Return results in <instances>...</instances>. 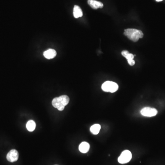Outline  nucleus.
Returning <instances> with one entry per match:
<instances>
[{
	"label": "nucleus",
	"instance_id": "obj_1",
	"mask_svg": "<svg viewBox=\"0 0 165 165\" xmlns=\"http://www.w3.org/2000/svg\"><path fill=\"white\" fill-rule=\"evenodd\" d=\"M69 100L68 96L63 95L54 98L52 101V104L54 107L57 108L60 111H62L64 110L65 106L69 104Z\"/></svg>",
	"mask_w": 165,
	"mask_h": 165
},
{
	"label": "nucleus",
	"instance_id": "obj_2",
	"mask_svg": "<svg viewBox=\"0 0 165 165\" xmlns=\"http://www.w3.org/2000/svg\"><path fill=\"white\" fill-rule=\"evenodd\" d=\"M124 35L134 42H137L139 39L142 38L144 34L142 31L135 29V28H127L124 30Z\"/></svg>",
	"mask_w": 165,
	"mask_h": 165
},
{
	"label": "nucleus",
	"instance_id": "obj_3",
	"mask_svg": "<svg viewBox=\"0 0 165 165\" xmlns=\"http://www.w3.org/2000/svg\"><path fill=\"white\" fill-rule=\"evenodd\" d=\"M101 88L104 91L114 93L118 91V85L115 82L107 81L102 84Z\"/></svg>",
	"mask_w": 165,
	"mask_h": 165
},
{
	"label": "nucleus",
	"instance_id": "obj_4",
	"mask_svg": "<svg viewBox=\"0 0 165 165\" xmlns=\"http://www.w3.org/2000/svg\"><path fill=\"white\" fill-rule=\"evenodd\" d=\"M132 157V155L130 150H124L118 158V161L121 164L128 163L131 160Z\"/></svg>",
	"mask_w": 165,
	"mask_h": 165
},
{
	"label": "nucleus",
	"instance_id": "obj_5",
	"mask_svg": "<svg viewBox=\"0 0 165 165\" xmlns=\"http://www.w3.org/2000/svg\"><path fill=\"white\" fill-rule=\"evenodd\" d=\"M141 115L144 117H152L157 115L158 112L157 110L153 108L146 107L143 108L141 110Z\"/></svg>",
	"mask_w": 165,
	"mask_h": 165
},
{
	"label": "nucleus",
	"instance_id": "obj_6",
	"mask_svg": "<svg viewBox=\"0 0 165 165\" xmlns=\"http://www.w3.org/2000/svg\"><path fill=\"white\" fill-rule=\"evenodd\" d=\"M18 153L16 149L11 150L6 156V159L11 162H15L18 159Z\"/></svg>",
	"mask_w": 165,
	"mask_h": 165
},
{
	"label": "nucleus",
	"instance_id": "obj_7",
	"mask_svg": "<svg viewBox=\"0 0 165 165\" xmlns=\"http://www.w3.org/2000/svg\"><path fill=\"white\" fill-rule=\"evenodd\" d=\"M122 55L126 58L127 62L130 65L134 66L135 64V61L134 60V56L132 54L130 53L127 51H123L122 52Z\"/></svg>",
	"mask_w": 165,
	"mask_h": 165
},
{
	"label": "nucleus",
	"instance_id": "obj_8",
	"mask_svg": "<svg viewBox=\"0 0 165 165\" xmlns=\"http://www.w3.org/2000/svg\"><path fill=\"white\" fill-rule=\"evenodd\" d=\"M88 3L91 8L94 9L98 8H103V3L96 0H88Z\"/></svg>",
	"mask_w": 165,
	"mask_h": 165
},
{
	"label": "nucleus",
	"instance_id": "obj_9",
	"mask_svg": "<svg viewBox=\"0 0 165 165\" xmlns=\"http://www.w3.org/2000/svg\"><path fill=\"white\" fill-rule=\"evenodd\" d=\"M43 55L46 59H52V58H54L57 55V52L55 50L50 49L44 52L43 53Z\"/></svg>",
	"mask_w": 165,
	"mask_h": 165
},
{
	"label": "nucleus",
	"instance_id": "obj_10",
	"mask_svg": "<svg viewBox=\"0 0 165 165\" xmlns=\"http://www.w3.org/2000/svg\"><path fill=\"white\" fill-rule=\"evenodd\" d=\"M89 144L87 142H83L80 144L79 146V150L83 153H86L89 150Z\"/></svg>",
	"mask_w": 165,
	"mask_h": 165
},
{
	"label": "nucleus",
	"instance_id": "obj_11",
	"mask_svg": "<svg viewBox=\"0 0 165 165\" xmlns=\"http://www.w3.org/2000/svg\"><path fill=\"white\" fill-rule=\"evenodd\" d=\"M73 13H74V17L76 18L82 17L83 15L81 8L77 5H75L74 6Z\"/></svg>",
	"mask_w": 165,
	"mask_h": 165
},
{
	"label": "nucleus",
	"instance_id": "obj_12",
	"mask_svg": "<svg viewBox=\"0 0 165 165\" xmlns=\"http://www.w3.org/2000/svg\"><path fill=\"white\" fill-rule=\"evenodd\" d=\"M101 128V127L100 124H95L91 127L90 130H91V132L93 135H96L99 134Z\"/></svg>",
	"mask_w": 165,
	"mask_h": 165
},
{
	"label": "nucleus",
	"instance_id": "obj_13",
	"mask_svg": "<svg viewBox=\"0 0 165 165\" xmlns=\"http://www.w3.org/2000/svg\"><path fill=\"white\" fill-rule=\"evenodd\" d=\"M36 127V123L33 120H30L27 122L26 127L28 130L30 132H33Z\"/></svg>",
	"mask_w": 165,
	"mask_h": 165
},
{
	"label": "nucleus",
	"instance_id": "obj_14",
	"mask_svg": "<svg viewBox=\"0 0 165 165\" xmlns=\"http://www.w3.org/2000/svg\"><path fill=\"white\" fill-rule=\"evenodd\" d=\"M156 1H158V2H159V1H162L163 0H156Z\"/></svg>",
	"mask_w": 165,
	"mask_h": 165
}]
</instances>
